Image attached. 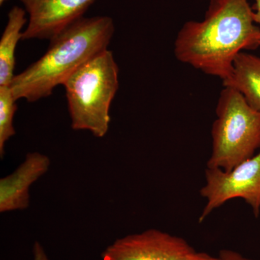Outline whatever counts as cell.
Here are the masks:
<instances>
[{
	"mask_svg": "<svg viewBox=\"0 0 260 260\" xmlns=\"http://www.w3.org/2000/svg\"><path fill=\"white\" fill-rule=\"evenodd\" d=\"M259 47L260 29L248 0H210L203 20L181 27L174 51L181 62L223 81L238 54Z\"/></svg>",
	"mask_w": 260,
	"mask_h": 260,
	"instance_id": "6da1fadb",
	"label": "cell"
},
{
	"mask_svg": "<svg viewBox=\"0 0 260 260\" xmlns=\"http://www.w3.org/2000/svg\"><path fill=\"white\" fill-rule=\"evenodd\" d=\"M115 26L109 16L82 18L50 40L36 62L16 75L11 87L15 100L35 102L51 95L87 61L107 50Z\"/></svg>",
	"mask_w": 260,
	"mask_h": 260,
	"instance_id": "7a4b0ae2",
	"label": "cell"
},
{
	"mask_svg": "<svg viewBox=\"0 0 260 260\" xmlns=\"http://www.w3.org/2000/svg\"><path fill=\"white\" fill-rule=\"evenodd\" d=\"M71 126L104 138L109 129L110 106L119 89V68L112 51L97 54L64 85Z\"/></svg>",
	"mask_w": 260,
	"mask_h": 260,
	"instance_id": "3957f363",
	"label": "cell"
},
{
	"mask_svg": "<svg viewBox=\"0 0 260 260\" xmlns=\"http://www.w3.org/2000/svg\"><path fill=\"white\" fill-rule=\"evenodd\" d=\"M215 113L207 167L231 171L260 149V112L237 90L224 87Z\"/></svg>",
	"mask_w": 260,
	"mask_h": 260,
	"instance_id": "277c9868",
	"label": "cell"
},
{
	"mask_svg": "<svg viewBox=\"0 0 260 260\" xmlns=\"http://www.w3.org/2000/svg\"><path fill=\"white\" fill-rule=\"evenodd\" d=\"M205 183L200 195L206 205L199 218L200 223L229 200L242 198L250 206L254 216L260 213V149L256 155L236 166L231 171L206 168Z\"/></svg>",
	"mask_w": 260,
	"mask_h": 260,
	"instance_id": "5b68a950",
	"label": "cell"
},
{
	"mask_svg": "<svg viewBox=\"0 0 260 260\" xmlns=\"http://www.w3.org/2000/svg\"><path fill=\"white\" fill-rule=\"evenodd\" d=\"M195 251L182 238L149 229L116 239L102 256L103 260H188Z\"/></svg>",
	"mask_w": 260,
	"mask_h": 260,
	"instance_id": "8992f818",
	"label": "cell"
},
{
	"mask_svg": "<svg viewBox=\"0 0 260 260\" xmlns=\"http://www.w3.org/2000/svg\"><path fill=\"white\" fill-rule=\"evenodd\" d=\"M28 15L22 40L50 41L83 15L95 0H18Z\"/></svg>",
	"mask_w": 260,
	"mask_h": 260,
	"instance_id": "52a82bcc",
	"label": "cell"
},
{
	"mask_svg": "<svg viewBox=\"0 0 260 260\" xmlns=\"http://www.w3.org/2000/svg\"><path fill=\"white\" fill-rule=\"evenodd\" d=\"M50 159L34 152L25 156L14 172L0 179V213L25 210L30 205V186L49 171Z\"/></svg>",
	"mask_w": 260,
	"mask_h": 260,
	"instance_id": "ba28073f",
	"label": "cell"
},
{
	"mask_svg": "<svg viewBox=\"0 0 260 260\" xmlns=\"http://www.w3.org/2000/svg\"><path fill=\"white\" fill-rule=\"evenodd\" d=\"M222 82L224 87L242 94L249 105L260 112V56L242 51L236 57L232 73Z\"/></svg>",
	"mask_w": 260,
	"mask_h": 260,
	"instance_id": "9c48e42d",
	"label": "cell"
},
{
	"mask_svg": "<svg viewBox=\"0 0 260 260\" xmlns=\"http://www.w3.org/2000/svg\"><path fill=\"white\" fill-rule=\"evenodd\" d=\"M26 11L14 6L8 15V23L0 39V86L11 85L15 75V49L23 37L21 31L26 24Z\"/></svg>",
	"mask_w": 260,
	"mask_h": 260,
	"instance_id": "30bf717a",
	"label": "cell"
},
{
	"mask_svg": "<svg viewBox=\"0 0 260 260\" xmlns=\"http://www.w3.org/2000/svg\"><path fill=\"white\" fill-rule=\"evenodd\" d=\"M10 85L0 86V156L4 157L7 141L14 136L13 118L18 106Z\"/></svg>",
	"mask_w": 260,
	"mask_h": 260,
	"instance_id": "8fae6325",
	"label": "cell"
},
{
	"mask_svg": "<svg viewBox=\"0 0 260 260\" xmlns=\"http://www.w3.org/2000/svg\"><path fill=\"white\" fill-rule=\"evenodd\" d=\"M219 257L221 260H254L245 257L237 251L231 249H222L219 254Z\"/></svg>",
	"mask_w": 260,
	"mask_h": 260,
	"instance_id": "7c38bea8",
	"label": "cell"
},
{
	"mask_svg": "<svg viewBox=\"0 0 260 260\" xmlns=\"http://www.w3.org/2000/svg\"><path fill=\"white\" fill-rule=\"evenodd\" d=\"M32 254H34V260H50L46 251L44 250V247L39 242L34 244L32 247Z\"/></svg>",
	"mask_w": 260,
	"mask_h": 260,
	"instance_id": "4fadbf2b",
	"label": "cell"
},
{
	"mask_svg": "<svg viewBox=\"0 0 260 260\" xmlns=\"http://www.w3.org/2000/svg\"><path fill=\"white\" fill-rule=\"evenodd\" d=\"M188 260H221L220 258L215 257V256L210 255L208 253L205 252H197L195 251L190 256Z\"/></svg>",
	"mask_w": 260,
	"mask_h": 260,
	"instance_id": "5bb4252c",
	"label": "cell"
},
{
	"mask_svg": "<svg viewBox=\"0 0 260 260\" xmlns=\"http://www.w3.org/2000/svg\"><path fill=\"white\" fill-rule=\"evenodd\" d=\"M254 1H255V4L252 8L254 11V20L260 29V0H254Z\"/></svg>",
	"mask_w": 260,
	"mask_h": 260,
	"instance_id": "9a60e30c",
	"label": "cell"
},
{
	"mask_svg": "<svg viewBox=\"0 0 260 260\" xmlns=\"http://www.w3.org/2000/svg\"><path fill=\"white\" fill-rule=\"evenodd\" d=\"M6 1L7 0H0V5H3Z\"/></svg>",
	"mask_w": 260,
	"mask_h": 260,
	"instance_id": "2e32d148",
	"label": "cell"
}]
</instances>
